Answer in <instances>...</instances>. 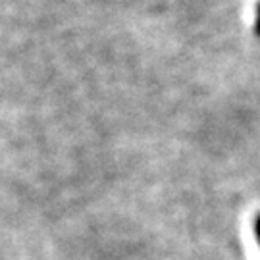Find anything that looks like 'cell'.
Segmentation results:
<instances>
[{
	"label": "cell",
	"instance_id": "2",
	"mask_svg": "<svg viewBox=\"0 0 260 260\" xmlns=\"http://www.w3.org/2000/svg\"><path fill=\"white\" fill-rule=\"evenodd\" d=\"M254 29H256V33L260 35V4H258V10H256V25H254Z\"/></svg>",
	"mask_w": 260,
	"mask_h": 260
},
{
	"label": "cell",
	"instance_id": "1",
	"mask_svg": "<svg viewBox=\"0 0 260 260\" xmlns=\"http://www.w3.org/2000/svg\"><path fill=\"white\" fill-rule=\"evenodd\" d=\"M254 232H256V239L260 243V214L256 216V220H254Z\"/></svg>",
	"mask_w": 260,
	"mask_h": 260
}]
</instances>
